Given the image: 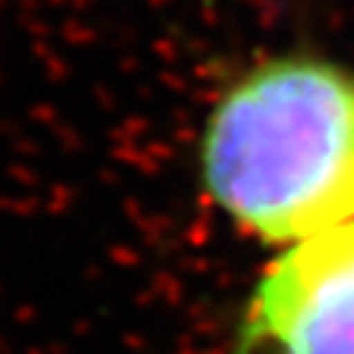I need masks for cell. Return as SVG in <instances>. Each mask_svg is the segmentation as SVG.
I'll use <instances>...</instances> for the list:
<instances>
[{
	"label": "cell",
	"mask_w": 354,
	"mask_h": 354,
	"mask_svg": "<svg viewBox=\"0 0 354 354\" xmlns=\"http://www.w3.org/2000/svg\"><path fill=\"white\" fill-rule=\"evenodd\" d=\"M227 354H354V218L283 245Z\"/></svg>",
	"instance_id": "cell-2"
},
{
	"label": "cell",
	"mask_w": 354,
	"mask_h": 354,
	"mask_svg": "<svg viewBox=\"0 0 354 354\" xmlns=\"http://www.w3.org/2000/svg\"><path fill=\"white\" fill-rule=\"evenodd\" d=\"M198 174L209 201L269 245L354 218V68L301 50L248 65L204 121Z\"/></svg>",
	"instance_id": "cell-1"
}]
</instances>
